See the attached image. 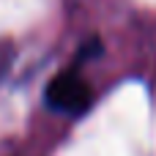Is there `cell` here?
<instances>
[{"label":"cell","instance_id":"7a4b0ae2","mask_svg":"<svg viewBox=\"0 0 156 156\" xmlns=\"http://www.w3.org/2000/svg\"><path fill=\"white\" fill-rule=\"evenodd\" d=\"M11 63H14V44L11 41H0V80L8 74Z\"/></svg>","mask_w":156,"mask_h":156},{"label":"cell","instance_id":"6da1fadb","mask_svg":"<svg viewBox=\"0 0 156 156\" xmlns=\"http://www.w3.org/2000/svg\"><path fill=\"white\" fill-rule=\"evenodd\" d=\"M44 101L49 110H55L60 115H82L93 101V90L82 74L66 69L49 80V85L44 90Z\"/></svg>","mask_w":156,"mask_h":156}]
</instances>
